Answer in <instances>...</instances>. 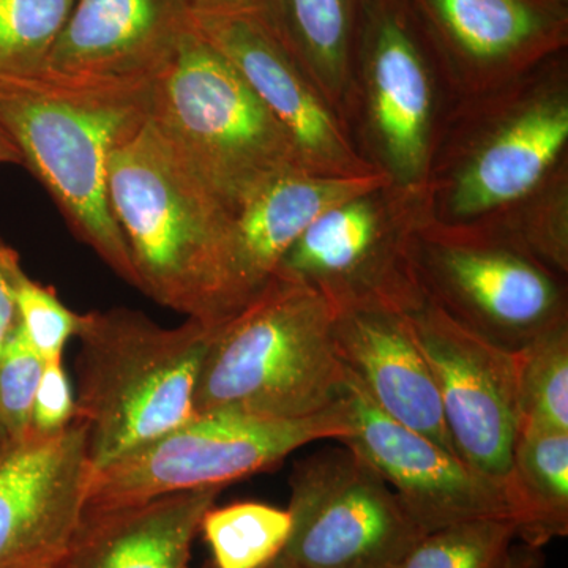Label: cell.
<instances>
[{
	"instance_id": "e575fe53",
	"label": "cell",
	"mask_w": 568,
	"mask_h": 568,
	"mask_svg": "<svg viewBox=\"0 0 568 568\" xmlns=\"http://www.w3.org/2000/svg\"><path fill=\"white\" fill-rule=\"evenodd\" d=\"M264 568H302L298 566H295V564L291 562V560H287L284 558V556L280 555L278 558H275L272 560L271 564H267Z\"/></svg>"
},
{
	"instance_id": "cb8c5ba5",
	"label": "cell",
	"mask_w": 568,
	"mask_h": 568,
	"mask_svg": "<svg viewBox=\"0 0 568 568\" xmlns=\"http://www.w3.org/2000/svg\"><path fill=\"white\" fill-rule=\"evenodd\" d=\"M200 532L216 568H264L282 555L291 532L287 510L260 503L212 507Z\"/></svg>"
},
{
	"instance_id": "d6986e66",
	"label": "cell",
	"mask_w": 568,
	"mask_h": 568,
	"mask_svg": "<svg viewBox=\"0 0 568 568\" xmlns=\"http://www.w3.org/2000/svg\"><path fill=\"white\" fill-rule=\"evenodd\" d=\"M386 181L384 174L323 178L293 170L257 190L233 215V316L274 278L284 254L321 213Z\"/></svg>"
},
{
	"instance_id": "30bf717a",
	"label": "cell",
	"mask_w": 568,
	"mask_h": 568,
	"mask_svg": "<svg viewBox=\"0 0 568 568\" xmlns=\"http://www.w3.org/2000/svg\"><path fill=\"white\" fill-rule=\"evenodd\" d=\"M429 220L425 186L379 183L321 213L275 275L312 287L334 310L376 305L409 312L422 301L410 246Z\"/></svg>"
},
{
	"instance_id": "8d00e7d4",
	"label": "cell",
	"mask_w": 568,
	"mask_h": 568,
	"mask_svg": "<svg viewBox=\"0 0 568 568\" xmlns=\"http://www.w3.org/2000/svg\"><path fill=\"white\" fill-rule=\"evenodd\" d=\"M52 568H54V567H52Z\"/></svg>"
},
{
	"instance_id": "8992f818",
	"label": "cell",
	"mask_w": 568,
	"mask_h": 568,
	"mask_svg": "<svg viewBox=\"0 0 568 568\" xmlns=\"http://www.w3.org/2000/svg\"><path fill=\"white\" fill-rule=\"evenodd\" d=\"M149 121L233 215L265 183L302 170L274 115L196 28L152 78Z\"/></svg>"
},
{
	"instance_id": "603a6c76",
	"label": "cell",
	"mask_w": 568,
	"mask_h": 568,
	"mask_svg": "<svg viewBox=\"0 0 568 568\" xmlns=\"http://www.w3.org/2000/svg\"><path fill=\"white\" fill-rule=\"evenodd\" d=\"M459 226L503 239L568 276V162L515 203Z\"/></svg>"
},
{
	"instance_id": "1f68e13d",
	"label": "cell",
	"mask_w": 568,
	"mask_h": 568,
	"mask_svg": "<svg viewBox=\"0 0 568 568\" xmlns=\"http://www.w3.org/2000/svg\"><path fill=\"white\" fill-rule=\"evenodd\" d=\"M194 14H263L268 0H190Z\"/></svg>"
},
{
	"instance_id": "ac0fdd59",
	"label": "cell",
	"mask_w": 568,
	"mask_h": 568,
	"mask_svg": "<svg viewBox=\"0 0 568 568\" xmlns=\"http://www.w3.org/2000/svg\"><path fill=\"white\" fill-rule=\"evenodd\" d=\"M334 332L343 364L369 399L455 454L435 377L407 313L376 305L335 310Z\"/></svg>"
},
{
	"instance_id": "7402d4cb",
	"label": "cell",
	"mask_w": 568,
	"mask_h": 568,
	"mask_svg": "<svg viewBox=\"0 0 568 568\" xmlns=\"http://www.w3.org/2000/svg\"><path fill=\"white\" fill-rule=\"evenodd\" d=\"M518 538L532 548L568 534V432L519 428L507 478Z\"/></svg>"
},
{
	"instance_id": "e0dca14e",
	"label": "cell",
	"mask_w": 568,
	"mask_h": 568,
	"mask_svg": "<svg viewBox=\"0 0 568 568\" xmlns=\"http://www.w3.org/2000/svg\"><path fill=\"white\" fill-rule=\"evenodd\" d=\"M193 29L190 0H77L43 70L152 80Z\"/></svg>"
},
{
	"instance_id": "52a82bcc",
	"label": "cell",
	"mask_w": 568,
	"mask_h": 568,
	"mask_svg": "<svg viewBox=\"0 0 568 568\" xmlns=\"http://www.w3.org/2000/svg\"><path fill=\"white\" fill-rule=\"evenodd\" d=\"M458 100L409 2L364 0L342 118L364 162L422 189Z\"/></svg>"
},
{
	"instance_id": "d590c367",
	"label": "cell",
	"mask_w": 568,
	"mask_h": 568,
	"mask_svg": "<svg viewBox=\"0 0 568 568\" xmlns=\"http://www.w3.org/2000/svg\"><path fill=\"white\" fill-rule=\"evenodd\" d=\"M55 564L44 562H28V564H14V566L2 567V568H52Z\"/></svg>"
},
{
	"instance_id": "d4e9b609",
	"label": "cell",
	"mask_w": 568,
	"mask_h": 568,
	"mask_svg": "<svg viewBox=\"0 0 568 568\" xmlns=\"http://www.w3.org/2000/svg\"><path fill=\"white\" fill-rule=\"evenodd\" d=\"M523 426L568 432V323L517 353Z\"/></svg>"
},
{
	"instance_id": "484cf974",
	"label": "cell",
	"mask_w": 568,
	"mask_h": 568,
	"mask_svg": "<svg viewBox=\"0 0 568 568\" xmlns=\"http://www.w3.org/2000/svg\"><path fill=\"white\" fill-rule=\"evenodd\" d=\"M518 538L508 518H477L426 532L390 568H506Z\"/></svg>"
},
{
	"instance_id": "9a60e30c",
	"label": "cell",
	"mask_w": 568,
	"mask_h": 568,
	"mask_svg": "<svg viewBox=\"0 0 568 568\" xmlns=\"http://www.w3.org/2000/svg\"><path fill=\"white\" fill-rule=\"evenodd\" d=\"M458 99L491 91L568 47V0H407Z\"/></svg>"
},
{
	"instance_id": "9c48e42d",
	"label": "cell",
	"mask_w": 568,
	"mask_h": 568,
	"mask_svg": "<svg viewBox=\"0 0 568 568\" xmlns=\"http://www.w3.org/2000/svg\"><path fill=\"white\" fill-rule=\"evenodd\" d=\"M353 432L349 395L315 416L278 420L194 416L148 446L92 473L85 511L133 506L189 489L226 487L271 469L316 440H342Z\"/></svg>"
},
{
	"instance_id": "2e32d148",
	"label": "cell",
	"mask_w": 568,
	"mask_h": 568,
	"mask_svg": "<svg viewBox=\"0 0 568 568\" xmlns=\"http://www.w3.org/2000/svg\"><path fill=\"white\" fill-rule=\"evenodd\" d=\"M347 379L353 432L338 443L383 477L425 534L477 518L515 521L506 488L388 417L349 372Z\"/></svg>"
},
{
	"instance_id": "277c9868",
	"label": "cell",
	"mask_w": 568,
	"mask_h": 568,
	"mask_svg": "<svg viewBox=\"0 0 568 568\" xmlns=\"http://www.w3.org/2000/svg\"><path fill=\"white\" fill-rule=\"evenodd\" d=\"M335 310L312 287L274 275L256 297L213 328L194 416H315L345 402L347 368Z\"/></svg>"
},
{
	"instance_id": "5bb4252c",
	"label": "cell",
	"mask_w": 568,
	"mask_h": 568,
	"mask_svg": "<svg viewBox=\"0 0 568 568\" xmlns=\"http://www.w3.org/2000/svg\"><path fill=\"white\" fill-rule=\"evenodd\" d=\"M92 473L80 417L0 443V568L58 564L84 519Z\"/></svg>"
},
{
	"instance_id": "4dcf8cb0",
	"label": "cell",
	"mask_w": 568,
	"mask_h": 568,
	"mask_svg": "<svg viewBox=\"0 0 568 568\" xmlns=\"http://www.w3.org/2000/svg\"><path fill=\"white\" fill-rule=\"evenodd\" d=\"M21 271L20 254L0 239V357L18 327L17 280Z\"/></svg>"
},
{
	"instance_id": "f546056e",
	"label": "cell",
	"mask_w": 568,
	"mask_h": 568,
	"mask_svg": "<svg viewBox=\"0 0 568 568\" xmlns=\"http://www.w3.org/2000/svg\"><path fill=\"white\" fill-rule=\"evenodd\" d=\"M77 416V402L63 361L51 358L44 362L36 405H33L32 429L54 433L65 428Z\"/></svg>"
},
{
	"instance_id": "ba28073f",
	"label": "cell",
	"mask_w": 568,
	"mask_h": 568,
	"mask_svg": "<svg viewBox=\"0 0 568 568\" xmlns=\"http://www.w3.org/2000/svg\"><path fill=\"white\" fill-rule=\"evenodd\" d=\"M410 265L425 301L508 353L568 323L567 276L477 227L429 220L414 235Z\"/></svg>"
},
{
	"instance_id": "f1b7e54d",
	"label": "cell",
	"mask_w": 568,
	"mask_h": 568,
	"mask_svg": "<svg viewBox=\"0 0 568 568\" xmlns=\"http://www.w3.org/2000/svg\"><path fill=\"white\" fill-rule=\"evenodd\" d=\"M18 325L43 361L63 357L77 336L80 313L63 304L52 287L44 286L21 271L17 280Z\"/></svg>"
},
{
	"instance_id": "ffe728a7",
	"label": "cell",
	"mask_w": 568,
	"mask_h": 568,
	"mask_svg": "<svg viewBox=\"0 0 568 568\" xmlns=\"http://www.w3.org/2000/svg\"><path fill=\"white\" fill-rule=\"evenodd\" d=\"M223 487L85 511L54 568H189L194 538Z\"/></svg>"
},
{
	"instance_id": "d6a6232c",
	"label": "cell",
	"mask_w": 568,
	"mask_h": 568,
	"mask_svg": "<svg viewBox=\"0 0 568 568\" xmlns=\"http://www.w3.org/2000/svg\"><path fill=\"white\" fill-rule=\"evenodd\" d=\"M538 549L540 548H532L525 544L511 548L506 568H537L540 560Z\"/></svg>"
},
{
	"instance_id": "3957f363",
	"label": "cell",
	"mask_w": 568,
	"mask_h": 568,
	"mask_svg": "<svg viewBox=\"0 0 568 568\" xmlns=\"http://www.w3.org/2000/svg\"><path fill=\"white\" fill-rule=\"evenodd\" d=\"M568 162V55L459 99L426 174L433 222L459 226L507 207Z\"/></svg>"
},
{
	"instance_id": "6da1fadb",
	"label": "cell",
	"mask_w": 568,
	"mask_h": 568,
	"mask_svg": "<svg viewBox=\"0 0 568 568\" xmlns=\"http://www.w3.org/2000/svg\"><path fill=\"white\" fill-rule=\"evenodd\" d=\"M151 114V80L81 78L50 70L0 74V126L50 193L78 241L138 290L108 196L112 153Z\"/></svg>"
},
{
	"instance_id": "7a4b0ae2",
	"label": "cell",
	"mask_w": 568,
	"mask_h": 568,
	"mask_svg": "<svg viewBox=\"0 0 568 568\" xmlns=\"http://www.w3.org/2000/svg\"><path fill=\"white\" fill-rule=\"evenodd\" d=\"M108 196L141 293L186 320L219 325L233 316V213L151 121L112 153Z\"/></svg>"
},
{
	"instance_id": "4316f807",
	"label": "cell",
	"mask_w": 568,
	"mask_h": 568,
	"mask_svg": "<svg viewBox=\"0 0 568 568\" xmlns=\"http://www.w3.org/2000/svg\"><path fill=\"white\" fill-rule=\"evenodd\" d=\"M77 0H0V74L43 69Z\"/></svg>"
},
{
	"instance_id": "7c38bea8",
	"label": "cell",
	"mask_w": 568,
	"mask_h": 568,
	"mask_svg": "<svg viewBox=\"0 0 568 568\" xmlns=\"http://www.w3.org/2000/svg\"><path fill=\"white\" fill-rule=\"evenodd\" d=\"M406 313L435 377L455 454L506 488L521 428L517 354L466 331L424 295Z\"/></svg>"
},
{
	"instance_id": "83f0119b",
	"label": "cell",
	"mask_w": 568,
	"mask_h": 568,
	"mask_svg": "<svg viewBox=\"0 0 568 568\" xmlns=\"http://www.w3.org/2000/svg\"><path fill=\"white\" fill-rule=\"evenodd\" d=\"M43 369V357L18 325L0 357V443L20 439L31 432Z\"/></svg>"
},
{
	"instance_id": "44dd1931",
	"label": "cell",
	"mask_w": 568,
	"mask_h": 568,
	"mask_svg": "<svg viewBox=\"0 0 568 568\" xmlns=\"http://www.w3.org/2000/svg\"><path fill=\"white\" fill-rule=\"evenodd\" d=\"M362 9L364 0H268L264 13L339 121Z\"/></svg>"
},
{
	"instance_id": "836d02e7",
	"label": "cell",
	"mask_w": 568,
	"mask_h": 568,
	"mask_svg": "<svg viewBox=\"0 0 568 568\" xmlns=\"http://www.w3.org/2000/svg\"><path fill=\"white\" fill-rule=\"evenodd\" d=\"M0 164H21L22 166L20 152L14 148L9 134L3 132L2 126H0Z\"/></svg>"
},
{
	"instance_id": "5b68a950",
	"label": "cell",
	"mask_w": 568,
	"mask_h": 568,
	"mask_svg": "<svg viewBox=\"0 0 568 568\" xmlns=\"http://www.w3.org/2000/svg\"><path fill=\"white\" fill-rule=\"evenodd\" d=\"M213 328H166L129 308L80 316L74 417L88 425L93 470L192 420Z\"/></svg>"
},
{
	"instance_id": "8fae6325",
	"label": "cell",
	"mask_w": 568,
	"mask_h": 568,
	"mask_svg": "<svg viewBox=\"0 0 568 568\" xmlns=\"http://www.w3.org/2000/svg\"><path fill=\"white\" fill-rule=\"evenodd\" d=\"M282 556L302 568H390L425 536L394 489L347 448L295 465Z\"/></svg>"
},
{
	"instance_id": "4fadbf2b",
	"label": "cell",
	"mask_w": 568,
	"mask_h": 568,
	"mask_svg": "<svg viewBox=\"0 0 568 568\" xmlns=\"http://www.w3.org/2000/svg\"><path fill=\"white\" fill-rule=\"evenodd\" d=\"M194 28L274 115L302 170L323 178L381 174L355 151L334 108L263 14H194Z\"/></svg>"
}]
</instances>
